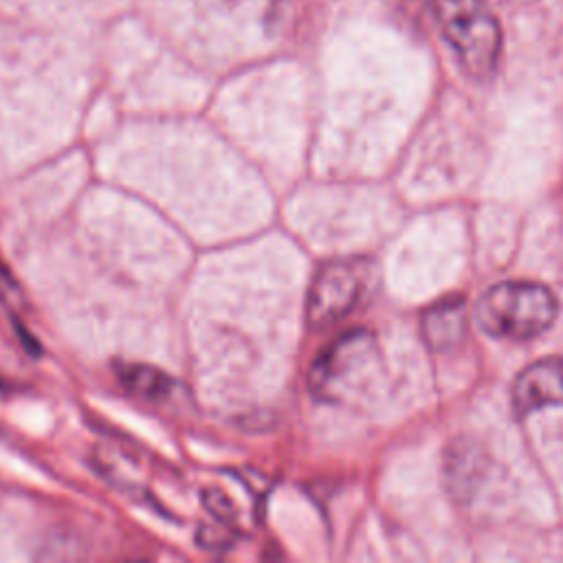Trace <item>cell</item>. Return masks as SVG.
Here are the masks:
<instances>
[{
	"label": "cell",
	"instance_id": "cell-1",
	"mask_svg": "<svg viewBox=\"0 0 563 563\" xmlns=\"http://www.w3.org/2000/svg\"><path fill=\"white\" fill-rule=\"evenodd\" d=\"M559 314L554 292L534 282H501L475 303L477 325L495 339L528 341L545 332Z\"/></svg>",
	"mask_w": 563,
	"mask_h": 563
},
{
	"label": "cell",
	"instance_id": "cell-2",
	"mask_svg": "<svg viewBox=\"0 0 563 563\" xmlns=\"http://www.w3.org/2000/svg\"><path fill=\"white\" fill-rule=\"evenodd\" d=\"M433 13L462 70L477 81L490 79L504 46L501 24L493 9L484 0H435Z\"/></svg>",
	"mask_w": 563,
	"mask_h": 563
},
{
	"label": "cell",
	"instance_id": "cell-3",
	"mask_svg": "<svg viewBox=\"0 0 563 563\" xmlns=\"http://www.w3.org/2000/svg\"><path fill=\"white\" fill-rule=\"evenodd\" d=\"M378 367L380 354L374 334L354 328L321 350L308 372V389L323 402H345L369 387Z\"/></svg>",
	"mask_w": 563,
	"mask_h": 563
},
{
	"label": "cell",
	"instance_id": "cell-4",
	"mask_svg": "<svg viewBox=\"0 0 563 563\" xmlns=\"http://www.w3.org/2000/svg\"><path fill=\"white\" fill-rule=\"evenodd\" d=\"M372 262L361 257L325 262L312 277L306 297V321L325 330L347 317L369 288Z\"/></svg>",
	"mask_w": 563,
	"mask_h": 563
},
{
	"label": "cell",
	"instance_id": "cell-5",
	"mask_svg": "<svg viewBox=\"0 0 563 563\" xmlns=\"http://www.w3.org/2000/svg\"><path fill=\"white\" fill-rule=\"evenodd\" d=\"M512 409L519 418H526L545 407L563 405V358L545 356L523 367L510 391Z\"/></svg>",
	"mask_w": 563,
	"mask_h": 563
},
{
	"label": "cell",
	"instance_id": "cell-6",
	"mask_svg": "<svg viewBox=\"0 0 563 563\" xmlns=\"http://www.w3.org/2000/svg\"><path fill=\"white\" fill-rule=\"evenodd\" d=\"M466 301L464 297H446L429 306L420 317L422 341L431 352L453 350L466 334Z\"/></svg>",
	"mask_w": 563,
	"mask_h": 563
},
{
	"label": "cell",
	"instance_id": "cell-7",
	"mask_svg": "<svg viewBox=\"0 0 563 563\" xmlns=\"http://www.w3.org/2000/svg\"><path fill=\"white\" fill-rule=\"evenodd\" d=\"M119 378L132 394L154 402L165 400L174 389V380L165 372L152 365H141V363L125 365L119 369Z\"/></svg>",
	"mask_w": 563,
	"mask_h": 563
},
{
	"label": "cell",
	"instance_id": "cell-8",
	"mask_svg": "<svg viewBox=\"0 0 563 563\" xmlns=\"http://www.w3.org/2000/svg\"><path fill=\"white\" fill-rule=\"evenodd\" d=\"M0 303L13 314V319H18V314L24 312L26 308L24 292L2 260H0Z\"/></svg>",
	"mask_w": 563,
	"mask_h": 563
},
{
	"label": "cell",
	"instance_id": "cell-9",
	"mask_svg": "<svg viewBox=\"0 0 563 563\" xmlns=\"http://www.w3.org/2000/svg\"><path fill=\"white\" fill-rule=\"evenodd\" d=\"M198 541L202 543V548H209V550H224V548H229L231 537L224 534V530H220V528H209V526H205V528L200 530V534H198Z\"/></svg>",
	"mask_w": 563,
	"mask_h": 563
}]
</instances>
